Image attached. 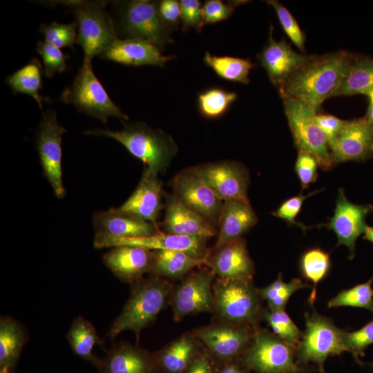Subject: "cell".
Wrapping results in <instances>:
<instances>
[{"mask_svg": "<svg viewBox=\"0 0 373 373\" xmlns=\"http://www.w3.org/2000/svg\"><path fill=\"white\" fill-rule=\"evenodd\" d=\"M352 59L345 50L311 55L278 91L282 99H298L318 113L323 102L334 96Z\"/></svg>", "mask_w": 373, "mask_h": 373, "instance_id": "obj_1", "label": "cell"}, {"mask_svg": "<svg viewBox=\"0 0 373 373\" xmlns=\"http://www.w3.org/2000/svg\"><path fill=\"white\" fill-rule=\"evenodd\" d=\"M130 294L121 313L108 331L114 339L124 331H132L139 341L141 332L155 320L171 298L173 287L166 278L152 275L131 284Z\"/></svg>", "mask_w": 373, "mask_h": 373, "instance_id": "obj_2", "label": "cell"}, {"mask_svg": "<svg viewBox=\"0 0 373 373\" xmlns=\"http://www.w3.org/2000/svg\"><path fill=\"white\" fill-rule=\"evenodd\" d=\"M84 134L117 140L144 164L147 171L155 175L169 166L178 153V146L170 135L141 122L124 124L121 131L96 128Z\"/></svg>", "mask_w": 373, "mask_h": 373, "instance_id": "obj_3", "label": "cell"}, {"mask_svg": "<svg viewBox=\"0 0 373 373\" xmlns=\"http://www.w3.org/2000/svg\"><path fill=\"white\" fill-rule=\"evenodd\" d=\"M213 311L219 321L255 327L260 318V296L253 279L218 278L213 284Z\"/></svg>", "mask_w": 373, "mask_h": 373, "instance_id": "obj_4", "label": "cell"}, {"mask_svg": "<svg viewBox=\"0 0 373 373\" xmlns=\"http://www.w3.org/2000/svg\"><path fill=\"white\" fill-rule=\"evenodd\" d=\"M73 13L77 23V43L84 51L83 63H91L96 55L117 39L114 22L106 10V1H58Z\"/></svg>", "mask_w": 373, "mask_h": 373, "instance_id": "obj_5", "label": "cell"}, {"mask_svg": "<svg viewBox=\"0 0 373 373\" xmlns=\"http://www.w3.org/2000/svg\"><path fill=\"white\" fill-rule=\"evenodd\" d=\"M305 330L296 349V363L301 367L314 363L320 373H325L324 363L329 356L348 352L344 340V331L314 309L312 313H305Z\"/></svg>", "mask_w": 373, "mask_h": 373, "instance_id": "obj_6", "label": "cell"}, {"mask_svg": "<svg viewBox=\"0 0 373 373\" xmlns=\"http://www.w3.org/2000/svg\"><path fill=\"white\" fill-rule=\"evenodd\" d=\"M296 349L272 332L256 326L250 345L236 361L256 373H303L305 369L296 361Z\"/></svg>", "mask_w": 373, "mask_h": 373, "instance_id": "obj_7", "label": "cell"}, {"mask_svg": "<svg viewBox=\"0 0 373 373\" xmlns=\"http://www.w3.org/2000/svg\"><path fill=\"white\" fill-rule=\"evenodd\" d=\"M60 99L104 124L109 117H116L121 121L128 119L111 100L93 73L91 63H83L73 84L63 90Z\"/></svg>", "mask_w": 373, "mask_h": 373, "instance_id": "obj_8", "label": "cell"}, {"mask_svg": "<svg viewBox=\"0 0 373 373\" xmlns=\"http://www.w3.org/2000/svg\"><path fill=\"white\" fill-rule=\"evenodd\" d=\"M283 106L294 144L298 151L312 154L323 170L334 166L326 136L317 124V113L301 101L283 98Z\"/></svg>", "mask_w": 373, "mask_h": 373, "instance_id": "obj_9", "label": "cell"}, {"mask_svg": "<svg viewBox=\"0 0 373 373\" xmlns=\"http://www.w3.org/2000/svg\"><path fill=\"white\" fill-rule=\"evenodd\" d=\"M119 24L126 39L147 41L160 50L173 43L171 28L162 20L159 12V1L133 0L119 2Z\"/></svg>", "mask_w": 373, "mask_h": 373, "instance_id": "obj_10", "label": "cell"}, {"mask_svg": "<svg viewBox=\"0 0 373 373\" xmlns=\"http://www.w3.org/2000/svg\"><path fill=\"white\" fill-rule=\"evenodd\" d=\"M255 327L219 321L198 327L192 333L216 362L224 365L245 353L251 343Z\"/></svg>", "mask_w": 373, "mask_h": 373, "instance_id": "obj_11", "label": "cell"}, {"mask_svg": "<svg viewBox=\"0 0 373 373\" xmlns=\"http://www.w3.org/2000/svg\"><path fill=\"white\" fill-rule=\"evenodd\" d=\"M216 274L203 268L189 274L173 289L171 303L175 321L202 312H213V284Z\"/></svg>", "mask_w": 373, "mask_h": 373, "instance_id": "obj_12", "label": "cell"}, {"mask_svg": "<svg viewBox=\"0 0 373 373\" xmlns=\"http://www.w3.org/2000/svg\"><path fill=\"white\" fill-rule=\"evenodd\" d=\"M66 129L57 122L56 113L49 109L43 113L37 133V149L44 173L58 198L64 197L62 182L61 142Z\"/></svg>", "mask_w": 373, "mask_h": 373, "instance_id": "obj_13", "label": "cell"}, {"mask_svg": "<svg viewBox=\"0 0 373 373\" xmlns=\"http://www.w3.org/2000/svg\"><path fill=\"white\" fill-rule=\"evenodd\" d=\"M175 195L183 204L210 223H218L224 201L198 176L193 167L178 173L173 180Z\"/></svg>", "mask_w": 373, "mask_h": 373, "instance_id": "obj_14", "label": "cell"}, {"mask_svg": "<svg viewBox=\"0 0 373 373\" xmlns=\"http://www.w3.org/2000/svg\"><path fill=\"white\" fill-rule=\"evenodd\" d=\"M201 180L223 201L248 200V171L241 164L222 160L193 166Z\"/></svg>", "mask_w": 373, "mask_h": 373, "instance_id": "obj_15", "label": "cell"}, {"mask_svg": "<svg viewBox=\"0 0 373 373\" xmlns=\"http://www.w3.org/2000/svg\"><path fill=\"white\" fill-rule=\"evenodd\" d=\"M373 211L372 204H357L347 200L342 188L338 191L336 207L330 221L325 227L333 231L338 239L337 246H346L353 258L358 237L364 233L367 216Z\"/></svg>", "mask_w": 373, "mask_h": 373, "instance_id": "obj_16", "label": "cell"}, {"mask_svg": "<svg viewBox=\"0 0 373 373\" xmlns=\"http://www.w3.org/2000/svg\"><path fill=\"white\" fill-rule=\"evenodd\" d=\"M373 127L365 117L345 120L329 144L334 166L347 161H364L372 157Z\"/></svg>", "mask_w": 373, "mask_h": 373, "instance_id": "obj_17", "label": "cell"}, {"mask_svg": "<svg viewBox=\"0 0 373 373\" xmlns=\"http://www.w3.org/2000/svg\"><path fill=\"white\" fill-rule=\"evenodd\" d=\"M93 221L95 248L110 239L147 237L161 232L157 224L122 212L118 208L96 213Z\"/></svg>", "mask_w": 373, "mask_h": 373, "instance_id": "obj_18", "label": "cell"}, {"mask_svg": "<svg viewBox=\"0 0 373 373\" xmlns=\"http://www.w3.org/2000/svg\"><path fill=\"white\" fill-rule=\"evenodd\" d=\"M272 32L273 26H271L269 39L258 54L257 59L266 70L272 84L278 90L287 79L311 55L296 52L284 40H275Z\"/></svg>", "mask_w": 373, "mask_h": 373, "instance_id": "obj_19", "label": "cell"}, {"mask_svg": "<svg viewBox=\"0 0 373 373\" xmlns=\"http://www.w3.org/2000/svg\"><path fill=\"white\" fill-rule=\"evenodd\" d=\"M207 240L199 237L160 232L147 237L110 239L101 243L97 249L126 245L151 251H181L198 258H208L209 252L205 245Z\"/></svg>", "mask_w": 373, "mask_h": 373, "instance_id": "obj_20", "label": "cell"}, {"mask_svg": "<svg viewBox=\"0 0 373 373\" xmlns=\"http://www.w3.org/2000/svg\"><path fill=\"white\" fill-rule=\"evenodd\" d=\"M103 59L131 66L164 67L174 56L164 55L154 44L140 39H117L98 55Z\"/></svg>", "mask_w": 373, "mask_h": 373, "instance_id": "obj_21", "label": "cell"}, {"mask_svg": "<svg viewBox=\"0 0 373 373\" xmlns=\"http://www.w3.org/2000/svg\"><path fill=\"white\" fill-rule=\"evenodd\" d=\"M97 367L98 373H158L154 354L127 342L115 343Z\"/></svg>", "mask_w": 373, "mask_h": 373, "instance_id": "obj_22", "label": "cell"}, {"mask_svg": "<svg viewBox=\"0 0 373 373\" xmlns=\"http://www.w3.org/2000/svg\"><path fill=\"white\" fill-rule=\"evenodd\" d=\"M103 261L122 281L132 284L151 273L153 251L134 246H117L103 256Z\"/></svg>", "mask_w": 373, "mask_h": 373, "instance_id": "obj_23", "label": "cell"}, {"mask_svg": "<svg viewBox=\"0 0 373 373\" xmlns=\"http://www.w3.org/2000/svg\"><path fill=\"white\" fill-rule=\"evenodd\" d=\"M164 233L205 239L216 235L213 224L183 204L175 195L166 201Z\"/></svg>", "mask_w": 373, "mask_h": 373, "instance_id": "obj_24", "label": "cell"}, {"mask_svg": "<svg viewBox=\"0 0 373 373\" xmlns=\"http://www.w3.org/2000/svg\"><path fill=\"white\" fill-rule=\"evenodd\" d=\"M162 182L146 169L135 190L118 209L140 220L156 224L162 209Z\"/></svg>", "mask_w": 373, "mask_h": 373, "instance_id": "obj_25", "label": "cell"}, {"mask_svg": "<svg viewBox=\"0 0 373 373\" xmlns=\"http://www.w3.org/2000/svg\"><path fill=\"white\" fill-rule=\"evenodd\" d=\"M208 267L222 278L253 279L254 262L249 254L245 239L240 238L216 250L208 260Z\"/></svg>", "mask_w": 373, "mask_h": 373, "instance_id": "obj_26", "label": "cell"}, {"mask_svg": "<svg viewBox=\"0 0 373 373\" xmlns=\"http://www.w3.org/2000/svg\"><path fill=\"white\" fill-rule=\"evenodd\" d=\"M257 222V216L249 200L224 201L215 249L218 250L227 243L242 238Z\"/></svg>", "mask_w": 373, "mask_h": 373, "instance_id": "obj_27", "label": "cell"}, {"mask_svg": "<svg viewBox=\"0 0 373 373\" xmlns=\"http://www.w3.org/2000/svg\"><path fill=\"white\" fill-rule=\"evenodd\" d=\"M204 348L192 332H186L154 353V356L160 372L183 373L199 357Z\"/></svg>", "mask_w": 373, "mask_h": 373, "instance_id": "obj_28", "label": "cell"}, {"mask_svg": "<svg viewBox=\"0 0 373 373\" xmlns=\"http://www.w3.org/2000/svg\"><path fill=\"white\" fill-rule=\"evenodd\" d=\"M25 327L10 316L0 319V370L12 373L21 350L27 341Z\"/></svg>", "mask_w": 373, "mask_h": 373, "instance_id": "obj_29", "label": "cell"}, {"mask_svg": "<svg viewBox=\"0 0 373 373\" xmlns=\"http://www.w3.org/2000/svg\"><path fill=\"white\" fill-rule=\"evenodd\" d=\"M153 256L151 274L164 278H182L193 269L209 262V258H198L176 250H156Z\"/></svg>", "mask_w": 373, "mask_h": 373, "instance_id": "obj_30", "label": "cell"}, {"mask_svg": "<svg viewBox=\"0 0 373 373\" xmlns=\"http://www.w3.org/2000/svg\"><path fill=\"white\" fill-rule=\"evenodd\" d=\"M373 91V59L353 58L334 97L350 96Z\"/></svg>", "mask_w": 373, "mask_h": 373, "instance_id": "obj_31", "label": "cell"}, {"mask_svg": "<svg viewBox=\"0 0 373 373\" xmlns=\"http://www.w3.org/2000/svg\"><path fill=\"white\" fill-rule=\"evenodd\" d=\"M66 338L74 354L97 365L100 358L93 352L95 345H103L93 325L82 316L74 318L66 334Z\"/></svg>", "mask_w": 373, "mask_h": 373, "instance_id": "obj_32", "label": "cell"}, {"mask_svg": "<svg viewBox=\"0 0 373 373\" xmlns=\"http://www.w3.org/2000/svg\"><path fill=\"white\" fill-rule=\"evenodd\" d=\"M44 69L37 58H32L26 65L6 78V83L15 93H23L32 97L42 108L47 99L39 94L42 89Z\"/></svg>", "mask_w": 373, "mask_h": 373, "instance_id": "obj_33", "label": "cell"}, {"mask_svg": "<svg viewBox=\"0 0 373 373\" xmlns=\"http://www.w3.org/2000/svg\"><path fill=\"white\" fill-rule=\"evenodd\" d=\"M202 59L221 79L244 84L250 82L249 75L254 64L249 59L216 56L206 52Z\"/></svg>", "mask_w": 373, "mask_h": 373, "instance_id": "obj_34", "label": "cell"}, {"mask_svg": "<svg viewBox=\"0 0 373 373\" xmlns=\"http://www.w3.org/2000/svg\"><path fill=\"white\" fill-rule=\"evenodd\" d=\"M235 92L212 86L198 93L197 106L205 118L216 119L224 115L237 99Z\"/></svg>", "mask_w": 373, "mask_h": 373, "instance_id": "obj_35", "label": "cell"}, {"mask_svg": "<svg viewBox=\"0 0 373 373\" xmlns=\"http://www.w3.org/2000/svg\"><path fill=\"white\" fill-rule=\"evenodd\" d=\"M331 267L329 254L320 248H313L305 251L300 259V269L303 276L313 283L309 298L313 305L316 297V287L319 282L327 275Z\"/></svg>", "mask_w": 373, "mask_h": 373, "instance_id": "obj_36", "label": "cell"}, {"mask_svg": "<svg viewBox=\"0 0 373 373\" xmlns=\"http://www.w3.org/2000/svg\"><path fill=\"white\" fill-rule=\"evenodd\" d=\"M307 287L308 284L300 278H294L286 283L280 274L274 282L265 287L258 289V291L260 298L267 301L269 309L278 311L285 310L292 294Z\"/></svg>", "mask_w": 373, "mask_h": 373, "instance_id": "obj_37", "label": "cell"}, {"mask_svg": "<svg viewBox=\"0 0 373 373\" xmlns=\"http://www.w3.org/2000/svg\"><path fill=\"white\" fill-rule=\"evenodd\" d=\"M260 318L271 327L273 333L296 348L303 332L285 310L273 311L268 307L262 309Z\"/></svg>", "mask_w": 373, "mask_h": 373, "instance_id": "obj_38", "label": "cell"}, {"mask_svg": "<svg viewBox=\"0 0 373 373\" xmlns=\"http://www.w3.org/2000/svg\"><path fill=\"white\" fill-rule=\"evenodd\" d=\"M372 278L366 283L342 290L327 303L329 308L350 306L370 310L373 314V289Z\"/></svg>", "mask_w": 373, "mask_h": 373, "instance_id": "obj_39", "label": "cell"}, {"mask_svg": "<svg viewBox=\"0 0 373 373\" xmlns=\"http://www.w3.org/2000/svg\"><path fill=\"white\" fill-rule=\"evenodd\" d=\"M39 32L43 35L45 41L53 46L61 48H70L77 43V23H59L53 21L50 24H41Z\"/></svg>", "mask_w": 373, "mask_h": 373, "instance_id": "obj_40", "label": "cell"}, {"mask_svg": "<svg viewBox=\"0 0 373 373\" xmlns=\"http://www.w3.org/2000/svg\"><path fill=\"white\" fill-rule=\"evenodd\" d=\"M36 49L41 57L46 77H52L57 73H61L66 70V60L69 56L64 54L60 48L46 41H40Z\"/></svg>", "mask_w": 373, "mask_h": 373, "instance_id": "obj_41", "label": "cell"}, {"mask_svg": "<svg viewBox=\"0 0 373 373\" xmlns=\"http://www.w3.org/2000/svg\"><path fill=\"white\" fill-rule=\"evenodd\" d=\"M266 2L273 7L285 32L302 52H305V35L290 12L278 1L269 0Z\"/></svg>", "mask_w": 373, "mask_h": 373, "instance_id": "obj_42", "label": "cell"}, {"mask_svg": "<svg viewBox=\"0 0 373 373\" xmlns=\"http://www.w3.org/2000/svg\"><path fill=\"white\" fill-rule=\"evenodd\" d=\"M344 340L348 352L361 363L359 356H363L365 350L373 344V320L356 331L344 332Z\"/></svg>", "mask_w": 373, "mask_h": 373, "instance_id": "obj_43", "label": "cell"}, {"mask_svg": "<svg viewBox=\"0 0 373 373\" xmlns=\"http://www.w3.org/2000/svg\"><path fill=\"white\" fill-rule=\"evenodd\" d=\"M242 1H229L224 3L221 0H207L202 4V16L204 24H213L226 20L233 13L236 6Z\"/></svg>", "mask_w": 373, "mask_h": 373, "instance_id": "obj_44", "label": "cell"}, {"mask_svg": "<svg viewBox=\"0 0 373 373\" xmlns=\"http://www.w3.org/2000/svg\"><path fill=\"white\" fill-rule=\"evenodd\" d=\"M318 166L316 158L312 154L304 151H298L295 171L303 189L308 188L316 180Z\"/></svg>", "mask_w": 373, "mask_h": 373, "instance_id": "obj_45", "label": "cell"}, {"mask_svg": "<svg viewBox=\"0 0 373 373\" xmlns=\"http://www.w3.org/2000/svg\"><path fill=\"white\" fill-rule=\"evenodd\" d=\"M317 192H318V191H313L307 195H303L302 193H300L298 195L286 200L272 213V215L285 220L289 224L299 227L303 231L307 230L309 227L305 226L302 223L296 222V219L300 211L305 200Z\"/></svg>", "mask_w": 373, "mask_h": 373, "instance_id": "obj_46", "label": "cell"}, {"mask_svg": "<svg viewBox=\"0 0 373 373\" xmlns=\"http://www.w3.org/2000/svg\"><path fill=\"white\" fill-rule=\"evenodd\" d=\"M182 30L194 28L200 32L204 26L202 16V4L198 0H181Z\"/></svg>", "mask_w": 373, "mask_h": 373, "instance_id": "obj_47", "label": "cell"}, {"mask_svg": "<svg viewBox=\"0 0 373 373\" xmlns=\"http://www.w3.org/2000/svg\"><path fill=\"white\" fill-rule=\"evenodd\" d=\"M159 12L162 20L171 29L178 28L181 21L180 2L176 0L159 1Z\"/></svg>", "mask_w": 373, "mask_h": 373, "instance_id": "obj_48", "label": "cell"}, {"mask_svg": "<svg viewBox=\"0 0 373 373\" xmlns=\"http://www.w3.org/2000/svg\"><path fill=\"white\" fill-rule=\"evenodd\" d=\"M316 121L327 140L329 146L342 128L345 120L332 115H316Z\"/></svg>", "mask_w": 373, "mask_h": 373, "instance_id": "obj_49", "label": "cell"}, {"mask_svg": "<svg viewBox=\"0 0 373 373\" xmlns=\"http://www.w3.org/2000/svg\"><path fill=\"white\" fill-rule=\"evenodd\" d=\"M216 362L204 347L199 357L183 373H218Z\"/></svg>", "mask_w": 373, "mask_h": 373, "instance_id": "obj_50", "label": "cell"}, {"mask_svg": "<svg viewBox=\"0 0 373 373\" xmlns=\"http://www.w3.org/2000/svg\"><path fill=\"white\" fill-rule=\"evenodd\" d=\"M218 373H251V371L235 360L222 365Z\"/></svg>", "mask_w": 373, "mask_h": 373, "instance_id": "obj_51", "label": "cell"}, {"mask_svg": "<svg viewBox=\"0 0 373 373\" xmlns=\"http://www.w3.org/2000/svg\"><path fill=\"white\" fill-rule=\"evenodd\" d=\"M368 123L373 127V99H370L366 115L364 117Z\"/></svg>", "mask_w": 373, "mask_h": 373, "instance_id": "obj_52", "label": "cell"}, {"mask_svg": "<svg viewBox=\"0 0 373 373\" xmlns=\"http://www.w3.org/2000/svg\"><path fill=\"white\" fill-rule=\"evenodd\" d=\"M363 239L373 243V227L367 226L363 236Z\"/></svg>", "mask_w": 373, "mask_h": 373, "instance_id": "obj_53", "label": "cell"}, {"mask_svg": "<svg viewBox=\"0 0 373 373\" xmlns=\"http://www.w3.org/2000/svg\"><path fill=\"white\" fill-rule=\"evenodd\" d=\"M370 99H373V91H372L368 95Z\"/></svg>", "mask_w": 373, "mask_h": 373, "instance_id": "obj_54", "label": "cell"}, {"mask_svg": "<svg viewBox=\"0 0 373 373\" xmlns=\"http://www.w3.org/2000/svg\"><path fill=\"white\" fill-rule=\"evenodd\" d=\"M370 366L373 369V361L370 363Z\"/></svg>", "mask_w": 373, "mask_h": 373, "instance_id": "obj_55", "label": "cell"}, {"mask_svg": "<svg viewBox=\"0 0 373 373\" xmlns=\"http://www.w3.org/2000/svg\"><path fill=\"white\" fill-rule=\"evenodd\" d=\"M372 152H373V144H372Z\"/></svg>", "mask_w": 373, "mask_h": 373, "instance_id": "obj_56", "label": "cell"}]
</instances>
